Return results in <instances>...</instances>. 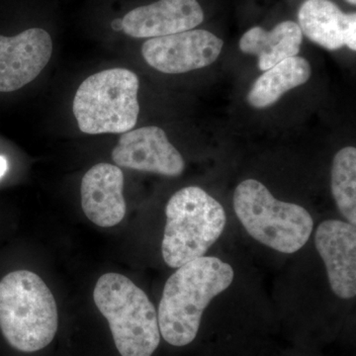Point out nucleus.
<instances>
[{
	"instance_id": "f257e3e1",
	"label": "nucleus",
	"mask_w": 356,
	"mask_h": 356,
	"mask_svg": "<svg viewBox=\"0 0 356 356\" xmlns=\"http://www.w3.org/2000/svg\"><path fill=\"white\" fill-rule=\"evenodd\" d=\"M234 276L233 267L214 257L178 267L166 281L159 306V332L166 343L178 348L191 343L211 300L228 289Z\"/></svg>"
},
{
	"instance_id": "f03ea898",
	"label": "nucleus",
	"mask_w": 356,
	"mask_h": 356,
	"mask_svg": "<svg viewBox=\"0 0 356 356\" xmlns=\"http://www.w3.org/2000/svg\"><path fill=\"white\" fill-rule=\"evenodd\" d=\"M57 303L43 280L16 270L0 281V330L7 343L22 353L43 350L55 339Z\"/></svg>"
},
{
	"instance_id": "7ed1b4c3",
	"label": "nucleus",
	"mask_w": 356,
	"mask_h": 356,
	"mask_svg": "<svg viewBox=\"0 0 356 356\" xmlns=\"http://www.w3.org/2000/svg\"><path fill=\"white\" fill-rule=\"evenodd\" d=\"M93 299L121 356H152L161 343L158 313L146 293L119 273L98 280Z\"/></svg>"
},
{
	"instance_id": "20e7f679",
	"label": "nucleus",
	"mask_w": 356,
	"mask_h": 356,
	"mask_svg": "<svg viewBox=\"0 0 356 356\" xmlns=\"http://www.w3.org/2000/svg\"><path fill=\"white\" fill-rule=\"evenodd\" d=\"M165 215L161 254L172 268L204 257L219 240L227 222L221 204L197 186L175 192Z\"/></svg>"
},
{
	"instance_id": "39448f33",
	"label": "nucleus",
	"mask_w": 356,
	"mask_h": 356,
	"mask_svg": "<svg viewBox=\"0 0 356 356\" xmlns=\"http://www.w3.org/2000/svg\"><path fill=\"white\" fill-rule=\"evenodd\" d=\"M234 209L254 240L282 254L298 252L313 231V218L305 208L277 200L255 179L245 180L236 186Z\"/></svg>"
},
{
	"instance_id": "423d86ee",
	"label": "nucleus",
	"mask_w": 356,
	"mask_h": 356,
	"mask_svg": "<svg viewBox=\"0 0 356 356\" xmlns=\"http://www.w3.org/2000/svg\"><path fill=\"white\" fill-rule=\"evenodd\" d=\"M139 77L126 69L102 70L88 77L74 98V114L81 132L123 134L137 124Z\"/></svg>"
},
{
	"instance_id": "0eeeda50",
	"label": "nucleus",
	"mask_w": 356,
	"mask_h": 356,
	"mask_svg": "<svg viewBox=\"0 0 356 356\" xmlns=\"http://www.w3.org/2000/svg\"><path fill=\"white\" fill-rule=\"evenodd\" d=\"M224 42L206 30H189L147 40L143 57L163 74H184L202 69L217 60Z\"/></svg>"
},
{
	"instance_id": "6e6552de",
	"label": "nucleus",
	"mask_w": 356,
	"mask_h": 356,
	"mask_svg": "<svg viewBox=\"0 0 356 356\" xmlns=\"http://www.w3.org/2000/svg\"><path fill=\"white\" fill-rule=\"evenodd\" d=\"M117 165L131 170L179 177L184 172L181 154L163 129L149 126L123 133L112 151Z\"/></svg>"
},
{
	"instance_id": "1a4fd4ad",
	"label": "nucleus",
	"mask_w": 356,
	"mask_h": 356,
	"mask_svg": "<svg viewBox=\"0 0 356 356\" xmlns=\"http://www.w3.org/2000/svg\"><path fill=\"white\" fill-rule=\"evenodd\" d=\"M51 53L50 34L41 28L0 36V92H13L34 81L50 62Z\"/></svg>"
},
{
	"instance_id": "9d476101",
	"label": "nucleus",
	"mask_w": 356,
	"mask_h": 356,
	"mask_svg": "<svg viewBox=\"0 0 356 356\" xmlns=\"http://www.w3.org/2000/svg\"><path fill=\"white\" fill-rule=\"evenodd\" d=\"M316 248L327 268L332 292L341 299L356 295V229L339 220H327L318 227Z\"/></svg>"
},
{
	"instance_id": "9b49d317",
	"label": "nucleus",
	"mask_w": 356,
	"mask_h": 356,
	"mask_svg": "<svg viewBox=\"0 0 356 356\" xmlns=\"http://www.w3.org/2000/svg\"><path fill=\"white\" fill-rule=\"evenodd\" d=\"M203 20L197 0H159L126 14L122 30L133 38H158L189 31Z\"/></svg>"
},
{
	"instance_id": "f8f14e48",
	"label": "nucleus",
	"mask_w": 356,
	"mask_h": 356,
	"mask_svg": "<svg viewBox=\"0 0 356 356\" xmlns=\"http://www.w3.org/2000/svg\"><path fill=\"white\" fill-rule=\"evenodd\" d=\"M124 175L119 166L98 163L81 180V207L86 216L102 228H111L123 221L126 202Z\"/></svg>"
},
{
	"instance_id": "ddd939ff",
	"label": "nucleus",
	"mask_w": 356,
	"mask_h": 356,
	"mask_svg": "<svg viewBox=\"0 0 356 356\" xmlns=\"http://www.w3.org/2000/svg\"><path fill=\"white\" fill-rule=\"evenodd\" d=\"M298 21L302 33L323 48L356 50V14L343 13L331 0H306Z\"/></svg>"
},
{
	"instance_id": "4468645a",
	"label": "nucleus",
	"mask_w": 356,
	"mask_h": 356,
	"mask_svg": "<svg viewBox=\"0 0 356 356\" xmlns=\"http://www.w3.org/2000/svg\"><path fill=\"white\" fill-rule=\"evenodd\" d=\"M303 41V33L297 23L284 21L271 31L254 27L240 40L241 51L259 58V69L266 72L288 58L296 57Z\"/></svg>"
},
{
	"instance_id": "2eb2a0df",
	"label": "nucleus",
	"mask_w": 356,
	"mask_h": 356,
	"mask_svg": "<svg viewBox=\"0 0 356 356\" xmlns=\"http://www.w3.org/2000/svg\"><path fill=\"white\" fill-rule=\"evenodd\" d=\"M312 67L306 58H288L266 70L255 81L248 95V102L257 109L266 108L280 99L287 91L306 83L310 79Z\"/></svg>"
},
{
	"instance_id": "dca6fc26",
	"label": "nucleus",
	"mask_w": 356,
	"mask_h": 356,
	"mask_svg": "<svg viewBox=\"0 0 356 356\" xmlns=\"http://www.w3.org/2000/svg\"><path fill=\"white\" fill-rule=\"evenodd\" d=\"M332 193L337 208L351 225H356V149L346 147L334 156Z\"/></svg>"
},
{
	"instance_id": "f3484780",
	"label": "nucleus",
	"mask_w": 356,
	"mask_h": 356,
	"mask_svg": "<svg viewBox=\"0 0 356 356\" xmlns=\"http://www.w3.org/2000/svg\"><path fill=\"white\" fill-rule=\"evenodd\" d=\"M8 170V163L4 156H0V179L4 177Z\"/></svg>"
},
{
	"instance_id": "a211bd4d",
	"label": "nucleus",
	"mask_w": 356,
	"mask_h": 356,
	"mask_svg": "<svg viewBox=\"0 0 356 356\" xmlns=\"http://www.w3.org/2000/svg\"><path fill=\"white\" fill-rule=\"evenodd\" d=\"M112 28L115 31H121L122 30V19H115L112 21Z\"/></svg>"
},
{
	"instance_id": "6ab92c4d",
	"label": "nucleus",
	"mask_w": 356,
	"mask_h": 356,
	"mask_svg": "<svg viewBox=\"0 0 356 356\" xmlns=\"http://www.w3.org/2000/svg\"><path fill=\"white\" fill-rule=\"evenodd\" d=\"M346 1L350 2V3L353 4V6H355L356 0H346Z\"/></svg>"
}]
</instances>
